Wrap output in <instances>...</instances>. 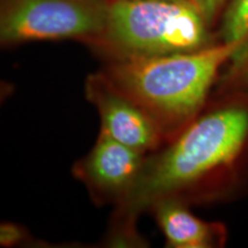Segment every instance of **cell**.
I'll list each match as a JSON object with an SVG mask.
<instances>
[{
    "label": "cell",
    "mask_w": 248,
    "mask_h": 248,
    "mask_svg": "<svg viewBox=\"0 0 248 248\" xmlns=\"http://www.w3.org/2000/svg\"><path fill=\"white\" fill-rule=\"evenodd\" d=\"M223 42L248 39V0H231L222 16Z\"/></svg>",
    "instance_id": "ba28073f"
},
{
    "label": "cell",
    "mask_w": 248,
    "mask_h": 248,
    "mask_svg": "<svg viewBox=\"0 0 248 248\" xmlns=\"http://www.w3.org/2000/svg\"><path fill=\"white\" fill-rule=\"evenodd\" d=\"M98 44L117 58H136L198 51L214 43L190 1L108 0L106 29Z\"/></svg>",
    "instance_id": "3957f363"
},
{
    "label": "cell",
    "mask_w": 248,
    "mask_h": 248,
    "mask_svg": "<svg viewBox=\"0 0 248 248\" xmlns=\"http://www.w3.org/2000/svg\"><path fill=\"white\" fill-rule=\"evenodd\" d=\"M107 13L108 0H1L0 40L4 45L55 39L99 43Z\"/></svg>",
    "instance_id": "277c9868"
},
{
    "label": "cell",
    "mask_w": 248,
    "mask_h": 248,
    "mask_svg": "<svg viewBox=\"0 0 248 248\" xmlns=\"http://www.w3.org/2000/svg\"><path fill=\"white\" fill-rule=\"evenodd\" d=\"M154 207L161 230L171 247L209 248L225 243L224 225L202 221L179 201L166 198L157 201Z\"/></svg>",
    "instance_id": "52a82bcc"
},
{
    "label": "cell",
    "mask_w": 248,
    "mask_h": 248,
    "mask_svg": "<svg viewBox=\"0 0 248 248\" xmlns=\"http://www.w3.org/2000/svg\"><path fill=\"white\" fill-rule=\"evenodd\" d=\"M88 95L100 114L101 132L142 153L157 146L162 130L156 121L104 76L90 77Z\"/></svg>",
    "instance_id": "5b68a950"
},
{
    "label": "cell",
    "mask_w": 248,
    "mask_h": 248,
    "mask_svg": "<svg viewBox=\"0 0 248 248\" xmlns=\"http://www.w3.org/2000/svg\"><path fill=\"white\" fill-rule=\"evenodd\" d=\"M169 1H190V0H169Z\"/></svg>",
    "instance_id": "8fae6325"
},
{
    "label": "cell",
    "mask_w": 248,
    "mask_h": 248,
    "mask_svg": "<svg viewBox=\"0 0 248 248\" xmlns=\"http://www.w3.org/2000/svg\"><path fill=\"white\" fill-rule=\"evenodd\" d=\"M231 0H190V2L202 15L209 28L215 26Z\"/></svg>",
    "instance_id": "9c48e42d"
},
{
    "label": "cell",
    "mask_w": 248,
    "mask_h": 248,
    "mask_svg": "<svg viewBox=\"0 0 248 248\" xmlns=\"http://www.w3.org/2000/svg\"><path fill=\"white\" fill-rule=\"evenodd\" d=\"M23 229L15 224H2L0 228V243L2 246H9L23 240Z\"/></svg>",
    "instance_id": "30bf717a"
},
{
    "label": "cell",
    "mask_w": 248,
    "mask_h": 248,
    "mask_svg": "<svg viewBox=\"0 0 248 248\" xmlns=\"http://www.w3.org/2000/svg\"><path fill=\"white\" fill-rule=\"evenodd\" d=\"M248 155V94L235 97L194 119L181 137L145 161L124 207L130 216L176 192L228 179Z\"/></svg>",
    "instance_id": "6da1fadb"
},
{
    "label": "cell",
    "mask_w": 248,
    "mask_h": 248,
    "mask_svg": "<svg viewBox=\"0 0 248 248\" xmlns=\"http://www.w3.org/2000/svg\"><path fill=\"white\" fill-rule=\"evenodd\" d=\"M246 40H221L184 53L117 58L102 76L150 114L161 130L177 128L195 119L219 69L234 58Z\"/></svg>",
    "instance_id": "7a4b0ae2"
},
{
    "label": "cell",
    "mask_w": 248,
    "mask_h": 248,
    "mask_svg": "<svg viewBox=\"0 0 248 248\" xmlns=\"http://www.w3.org/2000/svg\"><path fill=\"white\" fill-rule=\"evenodd\" d=\"M142 154L101 132L79 172L97 190L124 197L141 171Z\"/></svg>",
    "instance_id": "8992f818"
}]
</instances>
